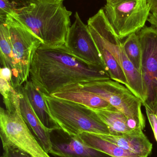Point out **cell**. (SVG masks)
Wrapping results in <instances>:
<instances>
[{
    "label": "cell",
    "instance_id": "6da1fadb",
    "mask_svg": "<svg viewBox=\"0 0 157 157\" xmlns=\"http://www.w3.org/2000/svg\"><path fill=\"white\" fill-rule=\"evenodd\" d=\"M29 77L42 93L49 96L71 85L111 79L107 70L77 59L65 45L43 44L34 54Z\"/></svg>",
    "mask_w": 157,
    "mask_h": 157
},
{
    "label": "cell",
    "instance_id": "7a4b0ae2",
    "mask_svg": "<svg viewBox=\"0 0 157 157\" xmlns=\"http://www.w3.org/2000/svg\"><path fill=\"white\" fill-rule=\"evenodd\" d=\"M64 0H34L26 6L17 8L13 16L49 47L65 45L71 27L72 12Z\"/></svg>",
    "mask_w": 157,
    "mask_h": 157
},
{
    "label": "cell",
    "instance_id": "3957f363",
    "mask_svg": "<svg viewBox=\"0 0 157 157\" xmlns=\"http://www.w3.org/2000/svg\"><path fill=\"white\" fill-rule=\"evenodd\" d=\"M51 115L62 130L77 136L84 132L111 135L107 124L89 107L43 93Z\"/></svg>",
    "mask_w": 157,
    "mask_h": 157
},
{
    "label": "cell",
    "instance_id": "277c9868",
    "mask_svg": "<svg viewBox=\"0 0 157 157\" xmlns=\"http://www.w3.org/2000/svg\"><path fill=\"white\" fill-rule=\"evenodd\" d=\"M87 25L93 40L101 43L117 61L126 75L130 90L143 105L146 98L142 74L129 59L121 39L115 33L102 8L88 19Z\"/></svg>",
    "mask_w": 157,
    "mask_h": 157
},
{
    "label": "cell",
    "instance_id": "5b68a950",
    "mask_svg": "<svg viewBox=\"0 0 157 157\" xmlns=\"http://www.w3.org/2000/svg\"><path fill=\"white\" fill-rule=\"evenodd\" d=\"M81 87L107 101L124 113L131 130L145 127L142 101L123 84L112 79L79 84Z\"/></svg>",
    "mask_w": 157,
    "mask_h": 157
},
{
    "label": "cell",
    "instance_id": "8992f818",
    "mask_svg": "<svg viewBox=\"0 0 157 157\" xmlns=\"http://www.w3.org/2000/svg\"><path fill=\"white\" fill-rule=\"evenodd\" d=\"M5 23L10 34L14 56L12 84L16 88L28 80L34 54L42 42L12 15L6 16Z\"/></svg>",
    "mask_w": 157,
    "mask_h": 157
},
{
    "label": "cell",
    "instance_id": "52a82bcc",
    "mask_svg": "<svg viewBox=\"0 0 157 157\" xmlns=\"http://www.w3.org/2000/svg\"><path fill=\"white\" fill-rule=\"evenodd\" d=\"M0 136L3 148H15L31 157H51L24 121L20 106L0 109Z\"/></svg>",
    "mask_w": 157,
    "mask_h": 157
},
{
    "label": "cell",
    "instance_id": "ba28073f",
    "mask_svg": "<svg viewBox=\"0 0 157 157\" xmlns=\"http://www.w3.org/2000/svg\"><path fill=\"white\" fill-rule=\"evenodd\" d=\"M102 9L121 40L133 33H138L145 26L151 13L147 0H120L107 3Z\"/></svg>",
    "mask_w": 157,
    "mask_h": 157
},
{
    "label": "cell",
    "instance_id": "9c48e42d",
    "mask_svg": "<svg viewBox=\"0 0 157 157\" xmlns=\"http://www.w3.org/2000/svg\"><path fill=\"white\" fill-rule=\"evenodd\" d=\"M137 34L142 48L141 74L146 98L143 106L154 113L157 103V28L145 26Z\"/></svg>",
    "mask_w": 157,
    "mask_h": 157
},
{
    "label": "cell",
    "instance_id": "30bf717a",
    "mask_svg": "<svg viewBox=\"0 0 157 157\" xmlns=\"http://www.w3.org/2000/svg\"><path fill=\"white\" fill-rule=\"evenodd\" d=\"M75 18L67 33L65 47L79 59L107 70L87 25L84 24L77 12Z\"/></svg>",
    "mask_w": 157,
    "mask_h": 157
},
{
    "label": "cell",
    "instance_id": "8fae6325",
    "mask_svg": "<svg viewBox=\"0 0 157 157\" xmlns=\"http://www.w3.org/2000/svg\"><path fill=\"white\" fill-rule=\"evenodd\" d=\"M51 149L49 154L58 157H112L85 144L77 136L61 129L50 132Z\"/></svg>",
    "mask_w": 157,
    "mask_h": 157
},
{
    "label": "cell",
    "instance_id": "7c38bea8",
    "mask_svg": "<svg viewBox=\"0 0 157 157\" xmlns=\"http://www.w3.org/2000/svg\"><path fill=\"white\" fill-rule=\"evenodd\" d=\"M137 128L118 135L98 134L107 140L127 151L144 157H147L152 152L153 145L143 132Z\"/></svg>",
    "mask_w": 157,
    "mask_h": 157
},
{
    "label": "cell",
    "instance_id": "4fadbf2b",
    "mask_svg": "<svg viewBox=\"0 0 157 157\" xmlns=\"http://www.w3.org/2000/svg\"><path fill=\"white\" fill-rule=\"evenodd\" d=\"M19 96L20 112L24 121L47 153L51 149L50 131L41 123L34 112L22 85L16 88Z\"/></svg>",
    "mask_w": 157,
    "mask_h": 157
},
{
    "label": "cell",
    "instance_id": "5bb4252c",
    "mask_svg": "<svg viewBox=\"0 0 157 157\" xmlns=\"http://www.w3.org/2000/svg\"><path fill=\"white\" fill-rule=\"evenodd\" d=\"M22 86L34 112L42 124L50 132L61 129L51 115L43 93L38 88L30 79L27 80Z\"/></svg>",
    "mask_w": 157,
    "mask_h": 157
},
{
    "label": "cell",
    "instance_id": "9a60e30c",
    "mask_svg": "<svg viewBox=\"0 0 157 157\" xmlns=\"http://www.w3.org/2000/svg\"><path fill=\"white\" fill-rule=\"evenodd\" d=\"M50 96L94 109H108L112 106L99 96L83 89L79 84L66 87Z\"/></svg>",
    "mask_w": 157,
    "mask_h": 157
},
{
    "label": "cell",
    "instance_id": "2e32d148",
    "mask_svg": "<svg viewBox=\"0 0 157 157\" xmlns=\"http://www.w3.org/2000/svg\"><path fill=\"white\" fill-rule=\"evenodd\" d=\"M78 138L88 146L112 157H144L123 149L99 136L96 134L84 132Z\"/></svg>",
    "mask_w": 157,
    "mask_h": 157
},
{
    "label": "cell",
    "instance_id": "e0dca14e",
    "mask_svg": "<svg viewBox=\"0 0 157 157\" xmlns=\"http://www.w3.org/2000/svg\"><path fill=\"white\" fill-rule=\"evenodd\" d=\"M91 109L107 124L112 135H118L132 130L129 127L126 116L113 106L108 109Z\"/></svg>",
    "mask_w": 157,
    "mask_h": 157
},
{
    "label": "cell",
    "instance_id": "ac0fdd59",
    "mask_svg": "<svg viewBox=\"0 0 157 157\" xmlns=\"http://www.w3.org/2000/svg\"><path fill=\"white\" fill-rule=\"evenodd\" d=\"M0 57L2 68L10 70L13 76L14 67L12 42L8 28L5 23H0Z\"/></svg>",
    "mask_w": 157,
    "mask_h": 157
},
{
    "label": "cell",
    "instance_id": "d6986e66",
    "mask_svg": "<svg viewBox=\"0 0 157 157\" xmlns=\"http://www.w3.org/2000/svg\"><path fill=\"white\" fill-rule=\"evenodd\" d=\"M123 44L129 59L141 73L142 51L138 34L133 33L129 35Z\"/></svg>",
    "mask_w": 157,
    "mask_h": 157
},
{
    "label": "cell",
    "instance_id": "ffe728a7",
    "mask_svg": "<svg viewBox=\"0 0 157 157\" xmlns=\"http://www.w3.org/2000/svg\"><path fill=\"white\" fill-rule=\"evenodd\" d=\"M18 7L9 0H0V23H5L6 16L15 12Z\"/></svg>",
    "mask_w": 157,
    "mask_h": 157
},
{
    "label": "cell",
    "instance_id": "44dd1931",
    "mask_svg": "<svg viewBox=\"0 0 157 157\" xmlns=\"http://www.w3.org/2000/svg\"><path fill=\"white\" fill-rule=\"evenodd\" d=\"M1 157H31L27 154L12 147H5Z\"/></svg>",
    "mask_w": 157,
    "mask_h": 157
},
{
    "label": "cell",
    "instance_id": "7402d4cb",
    "mask_svg": "<svg viewBox=\"0 0 157 157\" xmlns=\"http://www.w3.org/2000/svg\"><path fill=\"white\" fill-rule=\"evenodd\" d=\"M145 108L147 119L153 130L155 137L157 142V116L152 111L150 110L147 107Z\"/></svg>",
    "mask_w": 157,
    "mask_h": 157
},
{
    "label": "cell",
    "instance_id": "603a6c76",
    "mask_svg": "<svg viewBox=\"0 0 157 157\" xmlns=\"http://www.w3.org/2000/svg\"><path fill=\"white\" fill-rule=\"evenodd\" d=\"M9 1L16 5L18 8H19L28 5L34 0H9Z\"/></svg>",
    "mask_w": 157,
    "mask_h": 157
},
{
    "label": "cell",
    "instance_id": "cb8c5ba5",
    "mask_svg": "<svg viewBox=\"0 0 157 157\" xmlns=\"http://www.w3.org/2000/svg\"><path fill=\"white\" fill-rule=\"evenodd\" d=\"M151 9L157 6V0H147Z\"/></svg>",
    "mask_w": 157,
    "mask_h": 157
},
{
    "label": "cell",
    "instance_id": "d4e9b609",
    "mask_svg": "<svg viewBox=\"0 0 157 157\" xmlns=\"http://www.w3.org/2000/svg\"><path fill=\"white\" fill-rule=\"evenodd\" d=\"M151 13H152L157 15V6L154 7V8H151Z\"/></svg>",
    "mask_w": 157,
    "mask_h": 157
},
{
    "label": "cell",
    "instance_id": "484cf974",
    "mask_svg": "<svg viewBox=\"0 0 157 157\" xmlns=\"http://www.w3.org/2000/svg\"><path fill=\"white\" fill-rule=\"evenodd\" d=\"M106 1H107V3H112L118 2L120 0H106Z\"/></svg>",
    "mask_w": 157,
    "mask_h": 157
},
{
    "label": "cell",
    "instance_id": "4316f807",
    "mask_svg": "<svg viewBox=\"0 0 157 157\" xmlns=\"http://www.w3.org/2000/svg\"><path fill=\"white\" fill-rule=\"evenodd\" d=\"M154 113H155L157 116V103L155 109V111H154Z\"/></svg>",
    "mask_w": 157,
    "mask_h": 157
},
{
    "label": "cell",
    "instance_id": "83f0119b",
    "mask_svg": "<svg viewBox=\"0 0 157 157\" xmlns=\"http://www.w3.org/2000/svg\"><path fill=\"white\" fill-rule=\"evenodd\" d=\"M155 26H156V28H157V18L156 19V21Z\"/></svg>",
    "mask_w": 157,
    "mask_h": 157
}]
</instances>
